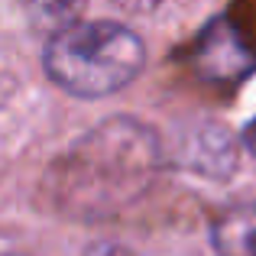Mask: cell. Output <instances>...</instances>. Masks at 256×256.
Returning a JSON list of instances; mask_svg holds the SVG:
<instances>
[{
  "label": "cell",
  "instance_id": "52a82bcc",
  "mask_svg": "<svg viewBox=\"0 0 256 256\" xmlns=\"http://www.w3.org/2000/svg\"><path fill=\"white\" fill-rule=\"evenodd\" d=\"M114 4H117L120 10H126V13H152L162 0H114Z\"/></svg>",
  "mask_w": 256,
  "mask_h": 256
},
{
  "label": "cell",
  "instance_id": "3957f363",
  "mask_svg": "<svg viewBox=\"0 0 256 256\" xmlns=\"http://www.w3.org/2000/svg\"><path fill=\"white\" fill-rule=\"evenodd\" d=\"M256 65L253 52L244 46L240 32L230 26V20L220 16L201 32L198 46H194V68L208 82H234L244 78Z\"/></svg>",
  "mask_w": 256,
  "mask_h": 256
},
{
  "label": "cell",
  "instance_id": "6da1fadb",
  "mask_svg": "<svg viewBox=\"0 0 256 256\" xmlns=\"http://www.w3.org/2000/svg\"><path fill=\"white\" fill-rule=\"evenodd\" d=\"M159 166L156 133L130 117H114L78 140L49 172L56 204L68 214L98 218L136 201Z\"/></svg>",
  "mask_w": 256,
  "mask_h": 256
},
{
  "label": "cell",
  "instance_id": "9c48e42d",
  "mask_svg": "<svg viewBox=\"0 0 256 256\" xmlns=\"http://www.w3.org/2000/svg\"><path fill=\"white\" fill-rule=\"evenodd\" d=\"M0 256H16V253H0Z\"/></svg>",
  "mask_w": 256,
  "mask_h": 256
},
{
  "label": "cell",
  "instance_id": "277c9868",
  "mask_svg": "<svg viewBox=\"0 0 256 256\" xmlns=\"http://www.w3.org/2000/svg\"><path fill=\"white\" fill-rule=\"evenodd\" d=\"M211 246L218 256H256V201L230 208L214 220Z\"/></svg>",
  "mask_w": 256,
  "mask_h": 256
},
{
  "label": "cell",
  "instance_id": "ba28073f",
  "mask_svg": "<svg viewBox=\"0 0 256 256\" xmlns=\"http://www.w3.org/2000/svg\"><path fill=\"white\" fill-rule=\"evenodd\" d=\"M244 146L256 156V120H250V124H246V130H244Z\"/></svg>",
  "mask_w": 256,
  "mask_h": 256
},
{
  "label": "cell",
  "instance_id": "5b68a950",
  "mask_svg": "<svg viewBox=\"0 0 256 256\" xmlns=\"http://www.w3.org/2000/svg\"><path fill=\"white\" fill-rule=\"evenodd\" d=\"M84 4H88V0H30V6L36 10V16L56 23V30H58V26L75 23L78 13L84 10Z\"/></svg>",
  "mask_w": 256,
  "mask_h": 256
},
{
  "label": "cell",
  "instance_id": "8992f818",
  "mask_svg": "<svg viewBox=\"0 0 256 256\" xmlns=\"http://www.w3.org/2000/svg\"><path fill=\"white\" fill-rule=\"evenodd\" d=\"M84 256H143V253L126 244H117V240H98L84 250Z\"/></svg>",
  "mask_w": 256,
  "mask_h": 256
},
{
  "label": "cell",
  "instance_id": "7a4b0ae2",
  "mask_svg": "<svg viewBox=\"0 0 256 256\" xmlns=\"http://www.w3.org/2000/svg\"><path fill=\"white\" fill-rule=\"evenodd\" d=\"M146 46L130 26L114 20H75L58 26L42 52L52 84L75 98H110L140 78Z\"/></svg>",
  "mask_w": 256,
  "mask_h": 256
}]
</instances>
